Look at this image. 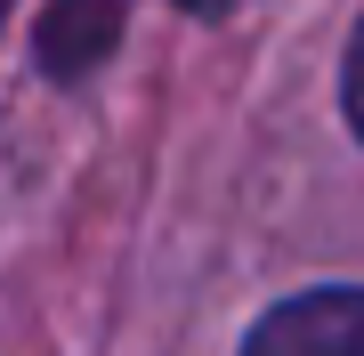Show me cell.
I'll return each instance as SVG.
<instances>
[{"label": "cell", "instance_id": "obj_4", "mask_svg": "<svg viewBox=\"0 0 364 356\" xmlns=\"http://www.w3.org/2000/svg\"><path fill=\"white\" fill-rule=\"evenodd\" d=\"M178 9H195V16H227L235 0H178Z\"/></svg>", "mask_w": 364, "mask_h": 356}, {"label": "cell", "instance_id": "obj_2", "mask_svg": "<svg viewBox=\"0 0 364 356\" xmlns=\"http://www.w3.org/2000/svg\"><path fill=\"white\" fill-rule=\"evenodd\" d=\"M122 16H130V0H57L41 16V65L57 81H81L122 41Z\"/></svg>", "mask_w": 364, "mask_h": 356}, {"label": "cell", "instance_id": "obj_1", "mask_svg": "<svg viewBox=\"0 0 364 356\" xmlns=\"http://www.w3.org/2000/svg\"><path fill=\"white\" fill-rule=\"evenodd\" d=\"M243 356H364V291H299L267 308Z\"/></svg>", "mask_w": 364, "mask_h": 356}, {"label": "cell", "instance_id": "obj_5", "mask_svg": "<svg viewBox=\"0 0 364 356\" xmlns=\"http://www.w3.org/2000/svg\"><path fill=\"white\" fill-rule=\"evenodd\" d=\"M0 9H9V0H0Z\"/></svg>", "mask_w": 364, "mask_h": 356}, {"label": "cell", "instance_id": "obj_3", "mask_svg": "<svg viewBox=\"0 0 364 356\" xmlns=\"http://www.w3.org/2000/svg\"><path fill=\"white\" fill-rule=\"evenodd\" d=\"M348 122H356V138H364V25L348 41Z\"/></svg>", "mask_w": 364, "mask_h": 356}]
</instances>
